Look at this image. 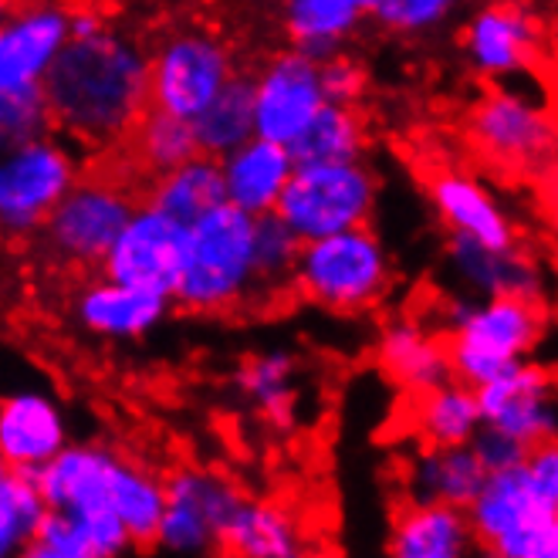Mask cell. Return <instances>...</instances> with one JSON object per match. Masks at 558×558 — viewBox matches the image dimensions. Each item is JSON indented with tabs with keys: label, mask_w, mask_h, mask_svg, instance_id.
<instances>
[{
	"label": "cell",
	"mask_w": 558,
	"mask_h": 558,
	"mask_svg": "<svg viewBox=\"0 0 558 558\" xmlns=\"http://www.w3.org/2000/svg\"><path fill=\"white\" fill-rule=\"evenodd\" d=\"M41 92L61 133L109 146L149 109V51L109 24L102 35L64 45Z\"/></svg>",
	"instance_id": "obj_1"
},
{
	"label": "cell",
	"mask_w": 558,
	"mask_h": 558,
	"mask_svg": "<svg viewBox=\"0 0 558 558\" xmlns=\"http://www.w3.org/2000/svg\"><path fill=\"white\" fill-rule=\"evenodd\" d=\"M444 325L450 379L477 389L535 355L545 339V308L524 299L457 294L444 305Z\"/></svg>",
	"instance_id": "obj_2"
},
{
	"label": "cell",
	"mask_w": 558,
	"mask_h": 558,
	"mask_svg": "<svg viewBox=\"0 0 558 558\" xmlns=\"http://www.w3.org/2000/svg\"><path fill=\"white\" fill-rule=\"evenodd\" d=\"M251 244L254 220L227 204L190 223L173 305L193 315L241 308L257 288Z\"/></svg>",
	"instance_id": "obj_3"
},
{
	"label": "cell",
	"mask_w": 558,
	"mask_h": 558,
	"mask_svg": "<svg viewBox=\"0 0 558 558\" xmlns=\"http://www.w3.org/2000/svg\"><path fill=\"white\" fill-rule=\"evenodd\" d=\"M291 284L305 302L332 312L359 315L376 308L392 288V257L373 227L302 244Z\"/></svg>",
	"instance_id": "obj_4"
},
{
	"label": "cell",
	"mask_w": 558,
	"mask_h": 558,
	"mask_svg": "<svg viewBox=\"0 0 558 558\" xmlns=\"http://www.w3.org/2000/svg\"><path fill=\"white\" fill-rule=\"evenodd\" d=\"M379 201V177L369 162L294 167L275 217L302 244L369 227Z\"/></svg>",
	"instance_id": "obj_5"
},
{
	"label": "cell",
	"mask_w": 558,
	"mask_h": 558,
	"mask_svg": "<svg viewBox=\"0 0 558 558\" xmlns=\"http://www.w3.org/2000/svg\"><path fill=\"white\" fill-rule=\"evenodd\" d=\"M464 518L484 558H558V505L545 501L521 468L487 477Z\"/></svg>",
	"instance_id": "obj_6"
},
{
	"label": "cell",
	"mask_w": 558,
	"mask_h": 558,
	"mask_svg": "<svg viewBox=\"0 0 558 558\" xmlns=\"http://www.w3.org/2000/svg\"><path fill=\"white\" fill-rule=\"evenodd\" d=\"M234 75V54L217 31H170L149 54V109L193 122Z\"/></svg>",
	"instance_id": "obj_7"
},
{
	"label": "cell",
	"mask_w": 558,
	"mask_h": 558,
	"mask_svg": "<svg viewBox=\"0 0 558 558\" xmlns=\"http://www.w3.org/2000/svg\"><path fill=\"white\" fill-rule=\"evenodd\" d=\"M78 156L54 136L0 156V234H38L48 214L78 183Z\"/></svg>",
	"instance_id": "obj_8"
},
{
	"label": "cell",
	"mask_w": 558,
	"mask_h": 558,
	"mask_svg": "<svg viewBox=\"0 0 558 558\" xmlns=\"http://www.w3.org/2000/svg\"><path fill=\"white\" fill-rule=\"evenodd\" d=\"M136 201L112 180H78L41 227L45 251L75 268H102Z\"/></svg>",
	"instance_id": "obj_9"
},
{
	"label": "cell",
	"mask_w": 558,
	"mask_h": 558,
	"mask_svg": "<svg viewBox=\"0 0 558 558\" xmlns=\"http://www.w3.org/2000/svg\"><path fill=\"white\" fill-rule=\"evenodd\" d=\"M247 495L217 471L177 468L162 477V518L156 545L173 555H207L217 548L223 524Z\"/></svg>",
	"instance_id": "obj_10"
},
{
	"label": "cell",
	"mask_w": 558,
	"mask_h": 558,
	"mask_svg": "<svg viewBox=\"0 0 558 558\" xmlns=\"http://www.w3.org/2000/svg\"><path fill=\"white\" fill-rule=\"evenodd\" d=\"M468 133L490 162L508 170L542 167L555 146V122L545 95L521 85L487 92L471 112Z\"/></svg>",
	"instance_id": "obj_11"
},
{
	"label": "cell",
	"mask_w": 558,
	"mask_h": 558,
	"mask_svg": "<svg viewBox=\"0 0 558 558\" xmlns=\"http://www.w3.org/2000/svg\"><path fill=\"white\" fill-rule=\"evenodd\" d=\"M69 444V413L45 379L24 376L0 386V461L11 474L35 477Z\"/></svg>",
	"instance_id": "obj_12"
},
{
	"label": "cell",
	"mask_w": 558,
	"mask_h": 558,
	"mask_svg": "<svg viewBox=\"0 0 558 558\" xmlns=\"http://www.w3.org/2000/svg\"><path fill=\"white\" fill-rule=\"evenodd\" d=\"M186 251V227L159 214L149 204H140L133 217L125 220L122 234L102 260V278L159 294L173 302V291L183 268Z\"/></svg>",
	"instance_id": "obj_13"
},
{
	"label": "cell",
	"mask_w": 558,
	"mask_h": 558,
	"mask_svg": "<svg viewBox=\"0 0 558 558\" xmlns=\"http://www.w3.org/2000/svg\"><path fill=\"white\" fill-rule=\"evenodd\" d=\"M254 95V140L291 146L305 125L322 112L325 95L318 82V64L299 51H278L251 75Z\"/></svg>",
	"instance_id": "obj_14"
},
{
	"label": "cell",
	"mask_w": 558,
	"mask_h": 558,
	"mask_svg": "<svg viewBox=\"0 0 558 558\" xmlns=\"http://www.w3.org/2000/svg\"><path fill=\"white\" fill-rule=\"evenodd\" d=\"M474 403L481 413V426H495L521 447L555 444L558 416H555V389L551 373L529 359L474 389Z\"/></svg>",
	"instance_id": "obj_15"
},
{
	"label": "cell",
	"mask_w": 558,
	"mask_h": 558,
	"mask_svg": "<svg viewBox=\"0 0 558 558\" xmlns=\"http://www.w3.org/2000/svg\"><path fill=\"white\" fill-rule=\"evenodd\" d=\"M461 48L481 78L514 82L542 61L545 21L521 4H487L464 24Z\"/></svg>",
	"instance_id": "obj_16"
},
{
	"label": "cell",
	"mask_w": 558,
	"mask_h": 558,
	"mask_svg": "<svg viewBox=\"0 0 558 558\" xmlns=\"http://www.w3.org/2000/svg\"><path fill=\"white\" fill-rule=\"evenodd\" d=\"M64 45H69V8H8L0 17V92L41 88Z\"/></svg>",
	"instance_id": "obj_17"
},
{
	"label": "cell",
	"mask_w": 558,
	"mask_h": 558,
	"mask_svg": "<svg viewBox=\"0 0 558 558\" xmlns=\"http://www.w3.org/2000/svg\"><path fill=\"white\" fill-rule=\"evenodd\" d=\"M122 457L102 444H69L35 477L48 511H64L78 521L112 514L109 487Z\"/></svg>",
	"instance_id": "obj_18"
},
{
	"label": "cell",
	"mask_w": 558,
	"mask_h": 558,
	"mask_svg": "<svg viewBox=\"0 0 558 558\" xmlns=\"http://www.w3.org/2000/svg\"><path fill=\"white\" fill-rule=\"evenodd\" d=\"M437 217L447 223L450 238H464L484 251H518V227L501 201L481 180L464 170H440L426 183Z\"/></svg>",
	"instance_id": "obj_19"
},
{
	"label": "cell",
	"mask_w": 558,
	"mask_h": 558,
	"mask_svg": "<svg viewBox=\"0 0 558 558\" xmlns=\"http://www.w3.org/2000/svg\"><path fill=\"white\" fill-rule=\"evenodd\" d=\"M173 302L116 281H88L75 294V322L88 336L109 342H140L170 318Z\"/></svg>",
	"instance_id": "obj_20"
},
{
	"label": "cell",
	"mask_w": 558,
	"mask_h": 558,
	"mask_svg": "<svg viewBox=\"0 0 558 558\" xmlns=\"http://www.w3.org/2000/svg\"><path fill=\"white\" fill-rule=\"evenodd\" d=\"M447 268L468 299H524L542 302V268L518 251H484L464 238L447 241Z\"/></svg>",
	"instance_id": "obj_21"
},
{
	"label": "cell",
	"mask_w": 558,
	"mask_h": 558,
	"mask_svg": "<svg viewBox=\"0 0 558 558\" xmlns=\"http://www.w3.org/2000/svg\"><path fill=\"white\" fill-rule=\"evenodd\" d=\"M294 173V162L284 146L247 140L241 149L220 159V183H223V204L241 210L244 217H271L278 201Z\"/></svg>",
	"instance_id": "obj_22"
},
{
	"label": "cell",
	"mask_w": 558,
	"mask_h": 558,
	"mask_svg": "<svg viewBox=\"0 0 558 558\" xmlns=\"http://www.w3.org/2000/svg\"><path fill=\"white\" fill-rule=\"evenodd\" d=\"M379 369L407 392H430L450 383V359L447 342L416 318H397L379 332L376 345Z\"/></svg>",
	"instance_id": "obj_23"
},
{
	"label": "cell",
	"mask_w": 558,
	"mask_h": 558,
	"mask_svg": "<svg viewBox=\"0 0 558 558\" xmlns=\"http://www.w3.org/2000/svg\"><path fill=\"white\" fill-rule=\"evenodd\" d=\"M487 474L471 447H420L407 468L410 505H440L468 511Z\"/></svg>",
	"instance_id": "obj_24"
},
{
	"label": "cell",
	"mask_w": 558,
	"mask_h": 558,
	"mask_svg": "<svg viewBox=\"0 0 558 558\" xmlns=\"http://www.w3.org/2000/svg\"><path fill=\"white\" fill-rule=\"evenodd\" d=\"M217 548L227 558H302L308 545L299 518L284 505L244 498L223 524Z\"/></svg>",
	"instance_id": "obj_25"
},
{
	"label": "cell",
	"mask_w": 558,
	"mask_h": 558,
	"mask_svg": "<svg viewBox=\"0 0 558 558\" xmlns=\"http://www.w3.org/2000/svg\"><path fill=\"white\" fill-rule=\"evenodd\" d=\"M366 24V0H288L281 27L291 51L315 64L342 54V45Z\"/></svg>",
	"instance_id": "obj_26"
},
{
	"label": "cell",
	"mask_w": 558,
	"mask_h": 558,
	"mask_svg": "<svg viewBox=\"0 0 558 558\" xmlns=\"http://www.w3.org/2000/svg\"><path fill=\"white\" fill-rule=\"evenodd\" d=\"M389 558H471V529L464 511L407 505L392 521Z\"/></svg>",
	"instance_id": "obj_27"
},
{
	"label": "cell",
	"mask_w": 558,
	"mask_h": 558,
	"mask_svg": "<svg viewBox=\"0 0 558 558\" xmlns=\"http://www.w3.org/2000/svg\"><path fill=\"white\" fill-rule=\"evenodd\" d=\"M366 146L369 133L359 109L325 102L305 133L288 146V156L294 167H339V162H363Z\"/></svg>",
	"instance_id": "obj_28"
},
{
	"label": "cell",
	"mask_w": 558,
	"mask_h": 558,
	"mask_svg": "<svg viewBox=\"0 0 558 558\" xmlns=\"http://www.w3.org/2000/svg\"><path fill=\"white\" fill-rule=\"evenodd\" d=\"M146 204L183 227L214 214L217 207H223L220 159L193 156L190 162H183V167L156 177Z\"/></svg>",
	"instance_id": "obj_29"
},
{
	"label": "cell",
	"mask_w": 558,
	"mask_h": 558,
	"mask_svg": "<svg viewBox=\"0 0 558 558\" xmlns=\"http://www.w3.org/2000/svg\"><path fill=\"white\" fill-rule=\"evenodd\" d=\"M193 140L201 156L223 159L234 149H241L247 140H254V95H251V75L238 72L227 82L214 102L196 116Z\"/></svg>",
	"instance_id": "obj_30"
},
{
	"label": "cell",
	"mask_w": 558,
	"mask_h": 558,
	"mask_svg": "<svg viewBox=\"0 0 558 558\" xmlns=\"http://www.w3.org/2000/svg\"><path fill=\"white\" fill-rule=\"evenodd\" d=\"M299 359L288 349H268L251 355L247 363L238 369V389L241 397L275 426H291L294 410H299Z\"/></svg>",
	"instance_id": "obj_31"
},
{
	"label": "cell",
	"mask_w": 558,
	"mask_h": 558,
	"mask_svg": "<svg viewBox=\"0 0 558 558\" xmlns=\"http://www.w3.org/2000/svg\"><path fill=\"white\" fill-rule=\"evenodd\" d=\"M413 430L423 447H471L474 434L481 430L474 389L450 379L416 397Z\"/></svg>",
	"instance_id": "obj_32"
},
{
	"label": "cell",
	"mask_w": 558,
	"mask_h": 558,
	"mask_svg": "<svg viewBox=\"0 0 558 558\" xmlns=\"http://www.w3.org/2000/svg\"><path fill=\"white\" fill-rule=\"evenodd\" d=\"M109 505L119 524L125 529L133 545H156L159 518H162V477H156L149 468L119 461L109 487Z\"/></svg>",
	"instance_id": "obj_33"
},
{
	"label": "cell",
	"mask_w": 558,
	"mask_h": 558,
	"mask_svg": "<svg viewBox=\"0 0 558 558\" xmlns=\"http://www.w3.org/2000/svg\"><path fill=\"white\" fill-rule=\"evenodd\" d=\"M129 136H133V149H136L140 162L156 177L183 167V162H190L193 156H201L190 122H180L173 116H162L153 109H146V116L136 122V129Z\"/></svg>",
	"instance_id": "obj_34"
},
{
	"label": "cell",
	"mask_w": 558,
	"mask_h": 558,
	"mask_svg": "<svg viewBox=\"0 0 558 558\" xmlns=\"http://www.w3.org/2000/svg\"><path fill=\"white\" fill-rule=\"evenodd\" d=\"M45 501L31 477L11 474L0 461V558H14L35 542V529L45 514Z\"/></svg>",
	"instance_id": "obj_35"
},
{
	"label": "cell",
	"mask_w": 558,
	"mask_h": 558,
	"mask_svg": "<svg viewBox=\"0 0 558 558\" xmlns=\"http://www.w3.org/2000/svg\"><path fill=\"white\" fill-rule=\"evenodd\" d=\"M51 109L41 88L0 92V156L51 136Z\"/></svg>",
	"instance_id": "obj_36"
},
{
	"label": "cell",
	"mask_w": 558,
	"mask_h": 558,
	"mask_svg": "<svg viewBox=\"0 0 558 558\" xmlns=\"http://www.w3.org/2000/svg\"><path fill=\"white\" fill-rule=\"evenodd\" d=\"M450 0H366V21L397 38H426L453 17Z\"/></svg>",
	"instance_id": "obj_37"
},
{
	"label": "cell",
	"mask_w": 558,
	"mask_h": 558,
	"mask_svg": "<svg viewBox=\"0 0 558 558\" xmlns=\"http://www.w3.org/2000/svg\"><path fill=\"white\" fill-rule=\"evenodd\" d=\"M254 278L257 288H281L291 281L294 260H299L302 241L294 238L288 227L271 214L254 220Z\"/></svg>",
	"instance_id": "obj_38"
},
{
	"label": "cell",
	"mask_w": 558,
	"mask_h": 558,
	"mask_svg": "<svg viewBox=\"0 0 558 558\" xmlns=\"http://www.w3.org/2000/svg\"><path fill=\"white\" fill-rule=\"evenodd\" d=\"M35 542L41 548H48L54 558H95L78 518L64 514V511H45L41 514L38 529H35Z\"/></svg>",
	"instance_id": "obj_39"
},
{
	"label": "cell",
	"mask_w": 558,
	"mask_h": 558,
	"mask_svg": "<svg viewBox=\"0 0 558 558\" xmlns=\"http://www.w3.org/2000/svg\"><path fill=\"white\" fill-rule=\"evenodd\" d=\"M471 453L487 477L518 471V468H524V461H529V447H521L518 440L505 437L501 430H495V426H481L471 440Z\"/></svg>",
	"instance_id": "obj_40"
},
{
	"label": "cell",
	"mask_w": 558,
	"mask_h": 558,
	"mask_svg": "<svg viewBox=\"0 0 558 558\" xmlns=\"http://www.w3.org/2000/svg\"><path fill=\"white\" fill-rule=\"evenodd\" d=\"M318 82L325 102L332 106H355V98L366 92V69L349 54H336L325 64H318Z\"/></svg>",
	"instance_id": "obj_41"
},
{
	"label": "cell",
	"mask_w": 558,
	"mask_h": 558,
	"mask_svg": "<svg viewBox=\"0 0 558 558\" xmlns=\"http://www.w3.org/2000/svg\"><path fill=\"white\" fill-rule=\"evenodd\" d=\"M521 471L545 501L558 505V447L555 444H542L529 450V461H524Z\"/></svg>",
	"instance_id": "obj_42"
},
{
	"label": "cell",
	"mask_w": 558,
	"mask_h": 558,
	"mask_svg": "<svg viewBox=\"0 0 558 558\" xmlns=\"http://www.w3.org/2000/svg\"><path fill=\"white\" fill-rule=\"evenodd\" d=\"M14 558H54V555H51L48 548H41L38 542H31V545H27V548H21Z\"/></svg>",
	"instance_id": "obj_43"
},
{
	"label": "cell",
	"mask_w": 558,
	"mask_h": 558,
	"mask_svg": "<svg viewBox=\"0 0 558 558\" xmlns=\"http://www.w3.org/2000/svg\"><path fill=\"white\" fill-rule=\"evenodd\" d=\"M302 558H339L336 551H328V548H305Z\"/></svg>",
	"instance_id": "obj_44"
},
{
	"label": "cell",
	"mask_w": 558,
	"mask_h": 558,
	"mask_svg": "<svg viewBox=\"0 0 558 558\" xmlns=\"http://www.w3.org/2000/svg\"><path fill=\"white\" fill-rule=\"evenodd\" d=\"M8 14V4H4V0H0V17H4Z\"/></svg>",
	"instance_id": "obj_45"
}]
</instances>
